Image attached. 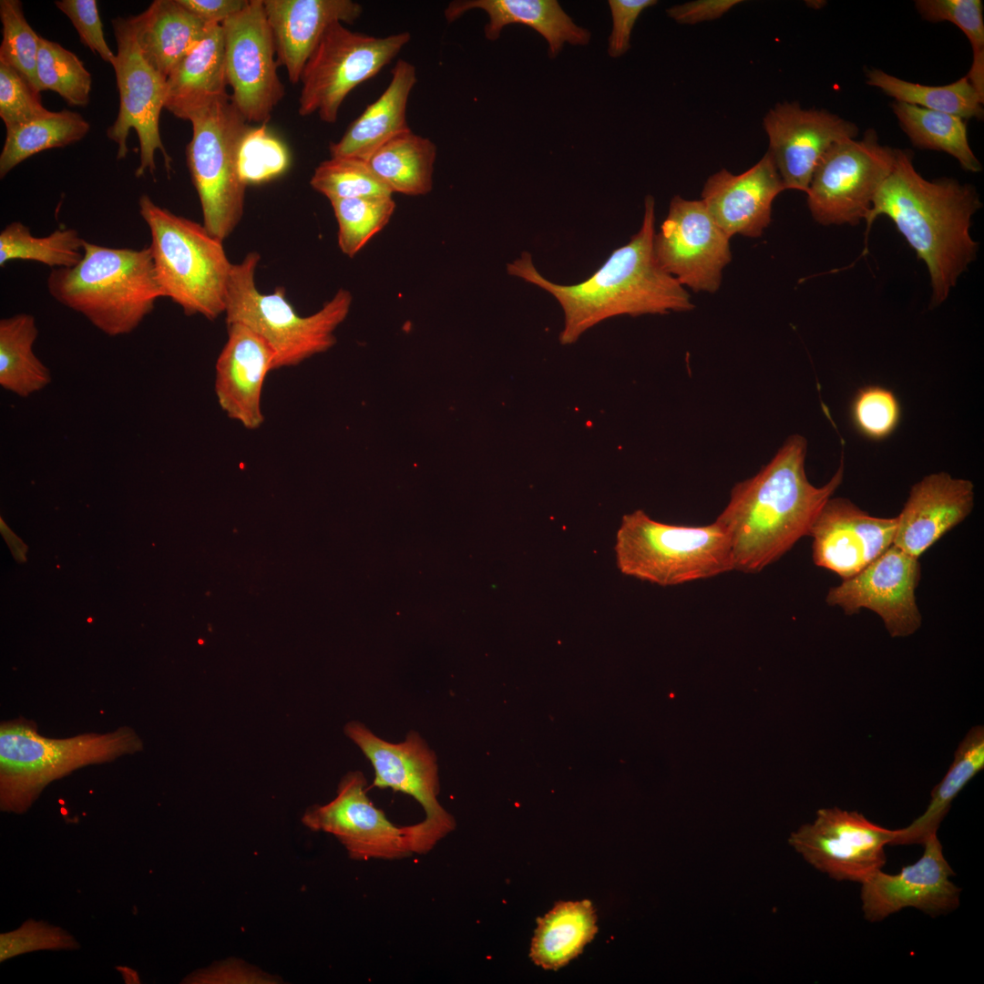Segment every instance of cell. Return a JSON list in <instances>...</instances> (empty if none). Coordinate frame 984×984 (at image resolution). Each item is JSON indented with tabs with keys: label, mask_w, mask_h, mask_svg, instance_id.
Segmentation results:
<instances>
[{
	"label": "cell",
	"mask_w": 984,
	"mask_h": 984,
	"mask_svg": "<svg viewBox=\"0 0 984 984\" xmlns=\"http://www.w3.org/2000/svg\"><path fill=\"white\" fill-rule=\"evenodd\" d=\"M984 767V729H970L959 743L948 771L931 792L926 811L909 825L895 829L890 846L923 845L938 830L951 804Z\"/></svg>",
	"instance_id": "30"
},
{
	"label": "cell",
	"mask_w": 984,
	"mask_h": 984,
	"mask_svg": "<svg viewBox=\"0 0 984 984\" xmlns=\"http://www.w3.org/2000/svg\"><path fill=\"white\" fill-rule=\"evenodd\" d=\"M410 39L409 32L377 37L340 22L330 26L303 67L299 114L317 113L323 122H336L349 93L378 74Z\"/></svg>",
	"instance_id": "11"
},
{
	"label": "cell",
	"mask_w": 984,
	"mask_h": 984,
	"mask_svg": "<svg viewBox=\"0 0 984 984\" xmlns=\"http://www.w3.org/2000/svg\"><path fill=\"white\" fill-rule=\"evenodd\" d=\"M131 17L144 58L166 79L210 26L179 0H155L144 12Z\"/></svg>",
	"instance_id": "29"
},
{
	"label": "cell",
	"mask_w": 984,
	"mask_h": 984,
	"mask_svg": "<svg viewBox=\"0 0 984 984\" xmlns=\"http://www.w3.org/2000/svg\"><path fill=\"white\" fill-rule=\"evenodd\" d=\"M895 159L896 149L880 144L872 128L861 139L833 144L815 169L805 192L814 220L825 226L865 220Z\"/></svg>",
	"instance_id": "12"
},
{
	"label": "cell",
	"mask_w": 984,
	"mask_h": 984,
	"mask_svg": "<svg viewBox=\"0 0 984 984\" xmlns=\"http://www.w3.org/2000/svg\"><path fill=\"white\" fill-rule=\"evenodd\" d=\"M436 146L411 129L388 140L367 162L392 193L421 196L433 188Z\"/></svg>",
	"instance_id": "32"
},
{
	"label": "cell",
	"mask_w": 984,
	"mask_h": 984,
	"mask_svg": "<svg viewBox=\"0 0 984 984\" xmlns=\"http://www.w3.org/2000/svg\"><path fill=\"white\" fill-rule=\"evenodd\" d=\"M221 25H210L202 39L166 79L165 108L190 121L199 110L229 95Z\"/></svg>",
	"instance_id": "28"
},
{
	"label": "cell",
	"mask_w": 984,
	"mask_h": 984,
	"mask_svg": "<svg viewBox=\"0 0 984 984\" xmlns=\"http://www.w3.org/2000/svg\"><path fill=\"white\" fill-rule=\"evenodd\" d=\"M36 88L51 90L69 105L86 107L90 98L91 74L73 52L41 36L36 63Z\"/></svg>",
	"instance_id": "39"
},
{
	"label": "cell",
	"mask_w": 984,
	"mask_h": 984,
	"mask_svg": "<svg viewBox=\"0 0 984 984\" xmlns=\"http://www.w3.org/2000/svg\"><path fill=\"white\" fill-rule=\"evenodd\" d=\"M313 190L333 200L374 195H393L366 160L355 157H331L321 162L310 179Z\"/></svg>",
	"instance_id": "41"
},
{
	"label": "cell",
	"mask_w": 984,
	"mask_h": 984,
	"mask_svg": "<svg viewBox=\"0 0 984 984\" xmlns=\"http://www.w3.org/2000/svg\"><path fill=\"white\" fill-rule=\"evenodd\" d=\"M770 152L785 190L807 191L811 178L835 143L856 138L857 126L825 109L778 103L764 118Z\"/></svg>",
	"instance_id": "20"
},
{
	"label": "cell",
	"mask_w": 984,
	"mask_h": 984,
	"mask_svg": "<svg viewBox=\"0 0 984 984\" xmlns=\"http://www.w3.org/2000/svg\"><path fill=\"white\" fill-rule=\"evenodd\" d=\"M38 335L36 319L17 313L0 320V384L21 397L45 388L51 382L49 369L33 351Z\"/></svg>",
	"instance_id": "33"
},
{
	"label": "cell",
	"mask_w": 984,
	"mask_h": 984,
	"mask_svg": "<svg viewBox=\"0 0 984 984\" xmlns=\"http://www.w3.org/2000/svg\"><path fill=\"white\" fill-rule=\"evenodd\" d=\"M784 190L767 150L754 166L739 175L723 169L710 176L701 200L730 238L735 234L757 238L771 221L774 200Z\"/></svg>",
	"instance_id": "22"
},
{
	"label": "cell",
	"mask_w": 984,
	"mask_h": 984,
	"mask_svg": "<svg viewBox=\"0 0 984 984\" xmlns=\"http://www.w3.org/2000/svg\"><path fill=\"white\" fill-rule=\"evenodd\" d=\"M77 940L66 930L42 921L28 920L19 928L1 934V962L23 953L46 949H76Z\"/></svg>",
	"instance_id": "46"
},
{
	"label": "cell",
	"mask_w": 984,
	"mask_h": 984,
	"mask_svg": "<svg viewBox=\"0 0 984 984\" xmlns=\"http://www.w3.org/2000/svg\"><path fill=\"white\" fill-rule=\"evenodd\" d=\"M970 480L948 473L924 477L910 489L900 514L893 545L919 558L953 528L965 520L974 507Z\"/></svg>",
	"instance_id": "23"
},
{
	"label": "cell",
	"mask_w": 984,
	"mask_h": 984,
	"mask_svg": "<svg viewBox=\"0 0 984 984\" xmlns=\"http://www.w3.org/2000/svg\"><path fill=\"white\" fill-rule=\"evenodd\" d=\"M278 66L292 84L327 28L336 22L353 24L363 6L352 0H262Z\"/></svg>",
	"instance_id": "25"
},
{
	"label": "cell",
	"mask_w": 984,
	"mask_h": 984,
	"mask_svg": "<svg viewBox=\"0 0 984 984\" xmlns=\"http://www.w3.org/2000/svg\"><path fill=\"white\" fill-rule=\"evenodd\" d=\"M901 416L899 403L895 395L881 386L870 385L860 389L852 404V418L857 430L865 436L880 440L890 436Z\"/></svg>",
	"instance_id": "44"
},
{
	"label": "cell",
	"mask_w": 984,
	"mask_h": 984,
	"mask_svg": "<svg viewBox=\"0 0 984 984\" xmlns=\"http://www.w3.org/2000/svg\"><path fill=\"white\" fill-rule=\"evenodd\" d=\"M472 9L487 13L485 36L497 40L503 28L511 24L528 26L541 35L548 45V56L555 57L565 43L585 46L590 32L576 25L556 0H456L444 11L451 23Z\"/></svg>",
	"instance_id": "26"
},
{
	"label": "cell",
	"mask_w": 984,
	"mask_h": 984,
	"mask_svg": "<svg viewBox=\"0 0 984 984\" xmlns=\"http://www.w3.org/2000/svg\"><path fill=\"white\" fill-rule=\"evenodd\" d=\"M597 929L589 901L559 902L538 920L530 958L544 969H559L582 951Z\"/></svg>",
	"instance_id": "31"
},
{
	"label": "cell",
	"mask_w": 984,
	"mask_h": 984,
	"mask_svg": "<svg viewBox=\"0 0 984 984\" xmlns=\"http://www.w3.org/2000/svg\"><path fill=\"white\" fill-rule=\"evenodd\" d=\"M337 221L341 251L354 258L390 221L396 204L393 195L331 200Z\"/></svg>",
	"instance_id": "38"
},
{
	"label": "cell",
	"mask_w": 984,
	"mask_h": 984,
	"mask_svg": "<svg viewBox=\"0 0 984 984\" xmlns=\"http://www.w3.org/2000/svg\"><path fill=\"white\" fill-rule=\"evenodd\" d=\"M866 77L869 86L879 88L897 102L948 113L963 119L983 118L984 99L967 76L945 86L913 83L877 68L867 70Z\"/></svg>",
	"instance_id": "35"
},
{
	"label": "cell",
	"mask_w": 984,
	"mask_h": 984,
	"mask_svg": "<svg viewBox=\"0 0 984 984\" xmlns=\"http://www.w3.org/2000/svg\"><path fill=\"white\" fill-rule=\"evenodd\" d=\"M391 75L382 95L350 124L338 141L330 144L331 157H355L367 161L388 140L410 130L406 109L417 82L416 69L409 61L399 59Z\"/></svg>",
	"instance_id": "27"
},
{
	"label": "cell",
	"mask_w": 984,
	"mask_h": 984,
	"mask_svg": "<svg viewBox=\"0 0 984 984\" xmlns=\"http://www.w3.org/2000/svg\"><path fill=\"white\" fill-rule=\"evenodd\" d=\"M897 524V517H874L847 498L831 497L809 532L813 561L847 579L893 545Z\"/></svg>",
	"instance_id": "21"
},
{
	"label": "cell",
	"mask_w": 984,
	"mask_h": 984,
	"mask_svg": "<svg viewBox=\"0 0 984 984\" xmlns=\"http://www.w3.org/2000/svg\"><path fill=\"white\" fill-rule=\"evenodd\" d=\"M730 239L702 200L676 195L654 235L653 253L660 267L682 286L715 292L732 261Z\"/></svg>",
	"instance_id": "16"
},
{
	"label": "cell",
	"mask_w": 984,
	"mask_h": 984,
	"mask_svg": "<svg viewBox=\"0 0 984 984\" xmlns=\"http://www.w3.org/2000/svg\"><path fill=\"white\" fill-rule=\"evenodd\" d=\"M656 0H610L612 28L608 53L611 57L624 55L630 47L632 28L642 11L655 5Z\"/></svg>",
	"instance_id": "49"
},
{
	"label": "cell",
	"mask_w": 984,
	"mask_h": 984,
	"mask_svg": "<svg viewBox=\"0 0 984 984\" xmlns=\"http://www.w3.org/2000/svg\"><path fill=\"white\" fill-rule=\"evenodd\" d=\"M366 779L360 771L341 779L336 796L325 805L309 806L302 824L316 832L333 835L354 860H395L413 854L405 826H397L367 795Z\"/></svg>",
	"instance_id": "17"
},
{
	"label": "cell",
	"mask_w": 984,
	"mask_h": 984,
	"mask_svg": "<svg viewBox=\"0 0 984 984\" xmlns=\"http://www.w3.org/2000/svg\"><path fill=\"white\" fill-rule=\"evenodd\" d=\"M179 4L208 25H221L241 11L249 0H179Z\"/></svg>",
	"instance_id": "51"
},
{
	"label": "cell",
	"mask_w": 984,
	"mask_h": 984,
	"mask_svg": "<svg viewBox=\"0 0 984 984\" xmlns=\"http://www.w3.org/2000/svg\"><path fill=\"white\" fill-rule=\"evenodd\" d=\"M40 92L17 70L0 61V117L6 131L48 114Z\"/></svg>",
	"instance_id": "45"
},
{
	"label": "cell",
	"mask_w": 984,
	"mask_h": 984,
	"mask_svg": "<svg viewBox=\"0 0 984 984\" xmlns=\"http://www.w3.org/2000/svg\"><path fill=\"white\" fill-rule=\"evenodd\" d=\"M0 20L3 26L0 61L17 70L36 88L41 36L28 24L19 0L0 1Z\"/></svg>",
	"instance_id": "43"
},
{
	"label": "cell",
	"mask_w": 984,
	"mask_h": 984,
	"mask_svg": "<svg viewBox=\"0 0 984 984\" xmlns=\"http://www.w3.org/2000/svg\"><path fill=\"white\" fill-rule=\"evenodd\" d=\"M139 214L149 227L155 275L164 297L187 315L209 320L225 313L232 265L223 241L194 220L177 215L142 194Z\"/></svg>",
	"instance_id": "5"
},
{
	"label": "cell",
	"mask_w": 984,
	"mask_h": 984,
	"mask_svg": "<svg viewBox=\"0 0 984 984\" xmlns=\"http://www.w3.org/2000/svg\"><path fill=\"white\" fill-rule=\"evenodd\" d=\"M185 983L193 984H276L279 979L248 964L247 962L229 958L210 965L208 968L191 973L185 979Z\"/></svg>",
	"instance_id": "48"
},
{
	"label": "cell",
	"mask_w": 984,
	"mask_h": 984,
	"mask_svg": "<svg viewBox=\"0 0 984 984\" xmlns=\"http://www.w3.org/2000/svg\"><path fill=\"white\" fill-rule=\"evenodd\" d=\"M291 156L286 145L266 126L250 127L238 149V172L246 185L270 181L289 168Z\"/></svg>",
	"instance_id": "42"
},
{
	"label": "cell",
	"mask_w": 984,
	"mask_h": 984,
	"mask_svg": "<svg viewBox=\"0 0 984 984\" xmlns=\"http://www.w3.org/2000/svg\"><path fill=\"white\" fill-rule=\"evenodd\" d=\"M192 137L187 164L197 190L203 225L224 241L239 224L247 186L238 172V149L250 128L230 95L216 99L190 119Z\"/></svg>",
	"instance_id": "9"
},
{
	"label": "cell",
	"mask_w": 984,
	"mask_h": 984,
	"mask_svg": "<svg viewBox=\"0 0 984 984\" xmlns=\"http://www.w3.org/2000/svg\"><path fill=\"white\" fill-rule=\"evenodd\" d=\"M89 129L80 114L63 109L7 130L0 154V178L38 152L79 141Z\"/></svg>",
	"instance_id": "36"
},
{
	"label": "cell",
	"mask_w": 984,
	"mask_h": 984,
	"mask_svg": "<svg viewBox=\"0 0 984 984\" xmlns=\"http://www.w3.org/2000/svg\"><path fill=\"white\" fill-rule=\"evenodd\" d=\"M143 742L136 732H115L52 739L26 723H2L0 728L1 809L22 813L51 782L93 764L136 753Z\"/></svg>",
	"instance_id": "6"
},
{
	"label": "cell",
	"mask_w": 984,
	"mask_h": 984,
	"mask_svg": "<svg viewBox=\"0 0 984 984\" xmlns=\"http://www.w3.org/2000/svg\"><path fill=\"white\" fill-rule=\"evenodd\" d=\"M806 452V439L791 436L758 473L732 488L714 522L728 537L734 569L758 573L781 559L809 536L821 508L842 484L843 458L826 484H811Z\"/></svg>",
	"instance_id": "1"
},
{
	"label": "cell",
	"mask_w": 984,
	"mask_h": 984,
	"mask_svg": "<svg viewBox=\"0 0 984 984\" xmlns=\"http://www.w3.org/2000/svg\"><path fill=\"white\" fill-rule=\"evenodd\" d=\"M654 199L647 195L640 231L611 252L587 280L572 285L558 284L535 267L524 251L507 266L518 277L549 292L564 312L559 341L570 344L589 328L608 318L629 314H664L694 308L690 294L674 277L663 271L653 253Z\"/></svg>",
	"instance_id": "3"
},
{
	"label": "cell",
	"mask_w": 984,
	"mask_h": 984,
	"mask_svg": "<svg viewBox=\"0 0 984 984\" xmlns=\"http://www.w3.org/2000/svg\"><path fill=\"white\" fill-rule=\"evenodd\" d=\"M56 6L71 21L80 41L105 62L113 64L112 52L104 36L103 25L95 0H57Z\"/></svg>",
	"instance_id": "47"
},
{
	"label": "cell",
	"mask_w": 984,
	"mask_h": 984,
	"mask_svg": "<svg viewBox=\"0 0 984 984\" xmlns=\"http://www.w3.org/2000/svg\"><path fill=\"white\" fill-rule=\"evenodd\" d=\"M923 846L919 859L897 874L879 870L860 884L866 920L881 922L907 907L937 917L959 907L961 888L951 879L955 872L943 854L938 834L928 838Z\"/></svg>",
	"instance_id": "19"
},
{
	"label": "cell",
	"mask_w": 984,
	"mask_h": 984,
	"mask_svg": "<svg viewBox=\"0 0 984 984\" xmlns=\"http://www.w3.org/2000/svg\"><path fill=\"white\" fill-rule=\"evenodd\" d=\"M895 829L856 811L823 808L812 824L792 833L789 844L818 871L837 881L863 883L887 863Z\"/></svg>",
	"instance_id": "14"
},
{
	"label": "cell",
	"mask_w": 984,
	"mask_h": 984,
	"mask_svg": "<svg viewBox=\"0 0 984 984\" xmlns=\"http://www.w3.org/2000/svg\"><path fill=\"white\" fill-rule=\"evenodd\" d=\"M891 108L901 129L915 147L945 152L955 158L966 171L982 170L969 146L965 119L897 101Z\"/></svg>",
	"instance_id": "34"
},
{
	"label": "cell",
	"mask_w": 984,
	"mask_h": 984,
	"mask_svg": "<svg viewBox=\"0 0 984 984\" xmlns=\"http://www.w3.org/2000/svg\"><path fill=\"white\" fill-rule=\"evenodd\" d=\"M261 256L249 252L232 265L226 302L227 324L241 323L259 336L274 354V367L299 364L335 343L334 331L349 313L353 296L341 288L316 313L301 316L286 300L285 290L262 293L255 272Z\"/></svg>",
	"instance_id": "8"
},
{
	"label": "cell",
	"mask_w": 984,
	"mask_h": 984,
	"mask_svg": "<svg viewBox=\"0 0 984 984\" xmlns=\"http://www.w3.org/2000/svg\"><path fill=\"white\" fill-rule=\"evenodd\" d=\"M614 552L622 574L662 587L734 569L728 537L716 522L697 527L667 524L641 509L622 517Z\"/></svg>",
	"instance_id": "7"
},
{
	"label": "cell",
	"mask_w": 984,
	"mask_h": 984,
	"mask_svg": "<svg viewBox=\"0 0 984 984\" xmlns=\"http://www.w3.org/2000/svg\"><path fill=\"white\" fill-rule=\"evenodd\" d=\"M49 294L109 336L133 332L164 297L149 247L109 248L84 241L71 268L53 269Z\"/></svg>",
	"instance_id": "4"
},
{
	"label": "cell",
	"mask_w": 984,
	"mask_h": 984,
	"mask_svg": "<svg viewBox=\"0 0 984 984\" xmlns=\"http://www.w3.org/2000/svg\"><path fill=\"white\" fill-rule=\"evenodd\" d=\"M740 0H696L675 5L666 10L668 16L681 25H695L715 20L738 5Z\"/></svg>",
	"instance_id": "50"
},
{
	"label": "cell",
	"mask_w": 984,
	"mask_h": 984,
	"mask_svg": "<svg viewBox=\"0 0 984 984\" xmlns=\"http://www.w3.org/2000/svg\"><path fill=\"white\" fill-rule=\"evenodd\" d=\"M215 393L221 409L245 428L263 421L261 393L274 354L257 333L241 323L228 324V340L216 362Z\"/></svg>",
	"instance_id": "24"
},
{
	"label": "cell",
	"mask_w": 984,
	"mask_h": 984,
	"mask_svg": "<svg viewBox=\"0 0 984 984\" xmlns=\"http://www.w3.org/2000/svg\"><path fill=\"white\" fill-rule=\"evenodd\" d=\"M915 7L929 22L948 21L968 37L972 48V64L966 75L984 99V17L980 0H917Z\"/></svg>",
	"instance_id": "40"
},
{
	"label": "cell",
	"mask_w": 984,
	"mask_h": 984,
	"mask_svg": "<svg viewBox=\"0 0 984 984\" xmlns=\"http://www.w3.org/2000/svg\"><path fill=\"white\" fill-rule=\"evenodd\" d=\"M981 208L976 189L952 178L928 180L915 169L913 153L896 149L889 175L878 189L865 220L867 231L886 216L927 266L931 305L943 303L979 248L969 233Z\"/></svg>",
	"instance_id": "2"
},
{
	"label": "cell",
	"mask_w": 984,
	"mask_h": 984,
	"mask_svg": "<svg viewBox=\"0 0 984 984\" xmlns=\"http://www.w3.org/2000/svg\"><path fill=\"white\" fill-rule=\"evenodd\" d=\"M343 731L373 765V786L408 794L423 807L425 819L406 825L407 842L412 854L428 853L456 827L454 817L438 800L435 752L415 731L401 743L385 741L357 721L347 723Z\"/></svg>",
	"instance_id": "10"
},
{
	"label": "cell",
	"mask_w": 984,
	"mask_h": 984,
	"mask_svg": "<svg viewBox=\"0 0 984 984\" xmlns=\"http://www.w3.org/2000/svg\"><path fill=\"white\" fill-rule=\"evenodd\" d=\"M117 42L114 67L119 93V109L115 122L108 128L107 136L118 144L117 159H125L128 152V138L135 129L140 149V160L135 176L156 169L155 153L159 150L169 171L172 159L168 154L159 133V116L165 108L166 78L144 58L135 34L132 17L112 20Z\"/></svg>",
	"instance_id": "13"
},
{
	"label": "cell",
	"mask_w": 984,
	"mask_h": 984,
	"mask_svg": "<svg viewBox=\"0 0 984 984\" xmlns=\"http://www.w3.org/2000/svg\"><path fill=\"white\" fill-rule=\"evenodd\" d=\"M221 26L231 100L248 123L267 124L284 96V87L277 73L275 47L262 0H249Z\"/></svg>",
	"instance_id": "15"
},
{
	"label": "cell",
	"mask_w": 984,
	"mask_h": 984,
	"mask_svg": "<svg viewBox=\"0 0 984 984\" xmlns=\"http://www.w3.org/2000/svg\"><path fill=\"white\" fill-rule=\"evenodd\" d=\"M918 559L895 545L855 576L829 589L825 601L847 615L861 609L876 612L891 637H907L921 626L916 601Z\"/></svg>",
	"instance_id": "18"
},
{
	"label": "cell",
	"mask_w": 984,
	"mask_h": 984,
	"mask_svg": "<svg viewBox=\"0 0 984 984\" xmlns=\"http://www.w3.org/2000/svg\"><path fill=\"white\" fill-rule=\"evenodd\" d=\"M78 231L60 228L47 236L36 237L20 221L7 224L0 232V266L11 261H32L53 269L77 265L83 257V243Z\"/></svg>",
	"instance_id": "37"
}]
</instances>
